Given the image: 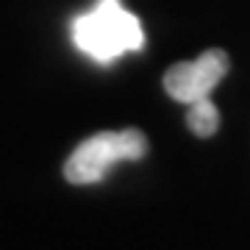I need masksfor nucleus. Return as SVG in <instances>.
<instances>
[{"label":"nucleus","instance_id":"f257e3e1","mask_svg":"<svg viewBox=\"0 0 250 250\" xmlns=\"http://www.w3.org/2000/svg\"><path fill=\"white\" fill-rule=\"evenodd\" d=\"M72 42L98 64H108L123 53L142 50L145 34L136 14L125 11L120 0H100L72 22Z\"/></svg>","mask_w":250,"mask_h":250},{"label":"nucleus","instance_id":"7ed1b4c3","mask_svg":"<svg viewBox=\"0 0 250 250\" xmlns=\"http://www.w3.org/2000/svg\"><path fill=\"white\" fill-rule=\"evenodd\" d=\"M225 75H228V53L220 47H211L192 62L172 64L164 75V89L172 100L189 106L195 100L208 98Z\"/></svg>","mask_w":250,"mask_h":250},{"label":"nucleus","instance_id":"20e7f679","mask_svg":"<svg viewBox=\"0 0 250 250\" xmlns=\"http://www.w3.org/2000/svg\"><path fill=\"white\" fill-rule=\"evenodd\" d=\"M187 125L192 128V134H197V136H211L220 128V111H217V106L208 98L195 100V103H189Z\"/></svg>","mask_w":250,"mask_h":250},{"label":"nucleus","instance_id":"f03ea898","mask_svg":"<svg viewBox=\"0 0 250 250\" xmlns=\"http://www.w3.org/2000/svg\"><path fill=\"white\" fill-rule=\"evenodd\" d=\"M147 153V139L136 128L100 131L83 139L64 164V178L70 184H98L108 175L117 161H136Z\"/></svg>","mask_w":250,"mask_h":250}]
</instances>
